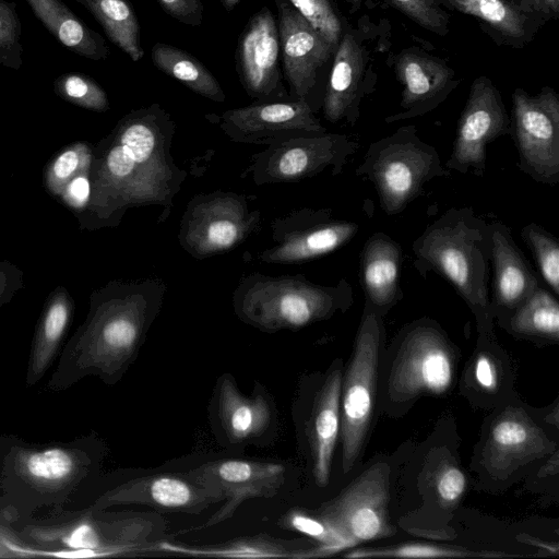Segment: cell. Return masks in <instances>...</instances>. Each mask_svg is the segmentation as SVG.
I'll return each instance as SVG.
<instances>
[{"mask_svg": "<svg viewBox=\"0 0 559 559\" xmlns=\"http://www.w3.org/2000/svg\"><path fill=\"white\" fill-rule=\"evenodd\" d=\"M164 283L112 281L90 296L85 320L67 342L45 390L62 392L86 377L106 385L119 382L160 311Z\"/></svg>", "mask_w": 559, "mask_h": 559, "instance_id": "1", "label": "cell"}, {"mask_svg": "<svg viewBox=\"0 0 559 559\" xmlns=\"http://www.w3.org/2000/svg\"><path fill=\"white\" fill-rule=\"evenodd\" d=\"M104 456L105 445L94 436L49 444L16 440L0 462V516L17 521L61 508L98 472Z\"/></svg>", "mask_w": 559, "mask_h": 559, "instance_id": "2", "label": "cell"}, {"mask_svg": "<svg viewBox=\"0 0 559 559\" xmlns=\"http://www.w3.org/2000/svg\"><path fill=\"white\" fill-rule=\"evenodd\" d=\"M489 225L471 206L450 207L412 245L414 266L425 278H445L474 312L481 331L491 325Z\"/></svg>", "mask_w": 559, "mask_h": 559, "instance_id": "3", "label": "cell"}, {"mask_svg": "<svg viewBox=\"0 0 559 559\" xmlns=\"http://www.w3.org/2000/svg\"><path fill=\"white\" fill-rule=\"evenodd\" d=\"M352 301L353 288L345 278L335 285H320L301 274L246 275L231 298L238 319L265 333L298 330L329 319Z\"/></svg>", "mask_w": 559, "mask_h": 559, "instance_id": "4", "label": "cell"}, {"mask_svg": "<svg viewBox=\"0 0 559 559\" xmlns=\"http://www.w3.org/2000/svg\"><path fill=\"white\" fill-rule=\"evenodd\" d=\"M355 174L370 181L382 211L395 215L418 198L435 178L450 176L437 150L417 135L415 126H404L372 142Z\"/></svg>", "mask_w": 559, "mask_h": 559, "instance_id": "5", "label": "cell"}, {"mask_svg": "<svg viewBox=\"0 0 559 559\" xmlns=\"http://www.w3.org/2000/svg\"><path fill=\"white\" fill-rule=\"evenodd\" d=\"M383 336L382 316L365 306L354 352L341 386L342 466H354L368 432L374 406L377 369Z\"/></svg>", "mask_w": 559, "mask_h": 559, "instance_id": "6", "label": "cell"}, {"mask_svg": "<svg viewBox=\"0 0 559 559\" xmlns=\"http://www.w3.org/2000/svg\"><path fill=\"white\" fill-rule=\"evenodd\" d=\"M388 35L377 33L376 25L362 16L359 26L349 24L334 51L322 109L324 118L354 126L360 117L362 99L376 88V52L384 51Z\"/></svg>", "mask_w": 559, "mask_h": 559, "instance_id": "7", "label": "cell"}, {"mask_svg": "<svg viewBox=\"0 0 559 559\" xmlns=\"http://www.w3.org/2000/svg\"><path fill=\"white\" fill-rule=\"evenodd\" d=\"M510 138L519 169L536 182H559V96L550 86L531 95L518 87L511 94Z\"/></svg>", "mask_w": 559, "mask_h": 559, "instance_id": "8", "label": "cell"}, {"mask_svg": "<svg viewBox=\"0 0 559 559\" xmlns=\"http://www.w3.org/2000/svg\"><path fill=\"white\" fill-rule=\"evenodd\" d=\"M260 212L249 198L216 191L195 195L180 221V246L195 259H204L236 248L260 224Z\"/></svg>", "mask_w": 559, "mask_h": 559, "instance_id": "9", "label": "cell"}, {"mask_svg": "<svg viewBox=\"0 0 559 559\" xmlns=\"http://www.w3.org/2000/svg\"><path fill=\"white\" fill-rule=\"evenodd\" d=\"M209 420L216 441L228 450L265 447L278 432L276 402L267 388L254 381L250 394L243 393L231 373L215 381L209 403Z\"/></svg>", "mask_w": 559, "mask_h": 559, "instance_id": "10", "label": "cell"}, {"mask_svg": "<svg viewBox=\"0 0 559 559\" xmlns=\"http://www.w3.org/2000/svg\"><path fill=\"white\" fill-rule=\"evenodd\" d=\"M389 468L377 463L333 500L314 512L334 537L338 550L394 534L389 522Z\"/></svg>", "mask_w": 559, "mask_h": 559, "instance_id": "11", "label": "cell"}, {"mask_svg": "<svg viewBox=\"0 0 559 559\" xmlns=\"http://www.w3.org/2000/svg\"><path fill=\"white\" fill-rule=\"evenodd\" d=\"M358 148V142L346 134L292 136L273 142L253 155L248 171L258 185L299 181L328 168L336 176Z\"/></svg>", "mask_w": 559, "mask_h": 559, "instance_id": "12", "label": "cell"}, {"mask_svg": "<svg viewBox=\"0 0 559 559\" xmlns=\"http://www.w3.org/2000/svg\"><path fill=\"white\" fill-rule=\"evenodd\" d=\"M452 349L430 320L415 322L403 335L389 378V395L405 402L421 393L441 394L453 381Z\"/></svg>", "mask_w": 559, "mask_h": 559, "instance_id": "13", "label": "cell"}, {"mask_svg": "<svg viewBox=\"0 0 559 559\" xmlns=\"http://www.w3.org/2000/svg\"><path fill=\"white\" fill-rule=\"evenodd\" d=\"M222 501L219 489L189 472L157 473L134 477L106 490L88 509L144 506L159 512L198 515Z\"/></svg>", "mask_w": 559, "mask_h": 559, "instance_id": "14", "label": "cell"}, {"mask_svg": "<svg viewBox=\"0 0 559 559\" xmlns=\"http://www.w3.org/2000/svg\"><path fill=\"white\" fill-rule=\"evenodd\" d=\"M510 133V115L500 91L486 75L477 76L460 115L456 135L445 168L483 177L486 169V147Z\"/></svg>", "mask_w": 559, "mask_h": 559, "instance_id": "15", "label": "cell"}, {"mask_svg": "<svg viewBox=\"0 0 559 559\" xmlns=\"http://www.w3.org/2000/svg\"><path fill=\"white\" fill-rule=\"evenodd\" d=\"M274 246L263 250L265 263H302L333 252L359 231L356 222L332 216L330 209H300L271 224Z\"/></svg>", "mask_w": 559, "mask_h": 559, "instance_id": "16", "label": "cell"}, {"mask_svg": "<svg viewBox=\"0 0 559 559\" xmlns=\"http://www.w3.org/2000/svg\"><path fill=\"white\" fill-rule=\"evenodd\" d=\"M386 64L402 86L400 111L388 116L392 123L421 117L442 104L463 81L450 63L418 46L389 52Z\"/></svg>", "mask_w": 559, "mask_h": 559, "instance_id": "17", "label": "cell"}, {"mask_svg": "<svg viewBox=\"0 0 559 559\" xmlns=\"http://www.w3.org/2000/svg\"><path fill=\"white\" fill-rule=\"evenodd\" d=\"M188 472L212 484L223 495V504L205 522L204 527L233 518L248 500L274 498L286 483L288 473L284 463L248 459L210 461Z\"/></svg>", "mask_w": 559, "mask_h": 559, "instance_id": "18", "label": "cell"}, {"mask_svg": "<svg viewBox=\"0 0 559 559\" xmlns=\"http://www.w3.org/2000/svg\"><path fill=\"white\" fill-rule=\"evenodd\" d=\"M342 372L333 368L306 405L299 397L294 402L292 415L297 438L310 462L316 484L325 487L341 428Z\"/></svg>", "mask_w": 559, "mask_h": 559, "instance_id": "19", "label": "cell"}, {"mask_svg": "<svg viewBox=\"0 0 559 559\" xmlns=\"http://www.w3.org/2000/svg\"><path fill=\"white\" fill-rule=\"evenodd\" d=\"M218 122L231 141L246 144L269 145L292 136L326 132L305 99L229 109L218 117Z\"/></svg>", "mask_w": 559, "mask_h": 559, "instance_id": "20", "label": "cell"}, {"mask_svg": "<svg viewBox=\"0 0 559 559\" xmlns=\"http://www.w3.org/2000/svg\"><path fill=\"white\" fill-rule=\"evenodd\" d=\"M278 25L269 8L255 13L237 48L240 81L247 93L261 100L282 97Z\"/></svg>", "mask_w": 559, "mask_h": 559, "instance_id": "21", "label": "cell"}, {"mask_svg": "<svg viewBox=\"0 0 559 559\" xmlns=\"http://www.w3.org/2000/svg\"><path fill=\"white\" fill-rule=\"evenodd\" d=\"M275 1L284 73L295 99L307 100L333 50L287 0Z\"/></svg>", "mask_w": 559, "mask_h": 559, "instance_id": "22", "label": "cell"}, {"mask_svg": "<svg viewBox=\"0 0 559 559\" xmlns=\"http://www.w3.org/2000/svg\"><path fill=\"white\" fill-rule=\"evenodd\" d=\"M490 231V312L508 318L538 287L540 280L515 243L510 228L500 221L488 223Z\"/></svg>", "mask_w": 559, "mask_h": 559, "instance_id": "23", "label": "cell"}, {"mask_svg": "<svg viewBox=\"0 0 559 559\" xmlns=\"http://www.w3.org/2000/svg\"><path fill=\"white\" fill-rule=\"evenodd\" d=\"M552 449L554 443L523 411L509 408L491 425L484 462L493 474L506 475Z\"/></svg>", "mask_w": 559, "mask_h": 559, "instance_id": "24", "label": "cell"}, {"mask_svg": "<svg viewBox=\"0 0 559 559\" xmlns=\"http://www.w3.org/2000/svg\"><path fill=\"white\" fill-rule=\"evenodd\" d=\"M441 5L474 17L480 29L498 46L522 49L549 21L525 11L510 0H440Z\"/></svg>", "mask_w": 559, "mask_h": 559, "instance_id": "25", "label": "cell"}, {"mask_svg": "<svg viewBox=\"0 0 559 559\" xmlns=\"http://www.w3.org/2000/svg\"><path fill=\"white\" fill-rule=\"evenodd\" d=\"M402 265L403 249L396 240L383 231L367 239L359 259L365 306L383 316L402 299Z\"/></svg>", "mask_w": 559, "mask_h": 559, "instance_id": "26", "label": "cell"}, {"mask_svg": "<svg viewBox=\"0 0 559 559\" xmlns=\"http://www.w3.org/2000/svg\"><path fill=\"white\" fill-rule=\"evenodd\" d=\"M316 544L302 539H283L265 533L233 538L219 544L185 545L166 538L155 554L200 558H316Z\"/></svg>", "mask_w": 559, "mask_h": 559, "instance_id": "27", "label": "cell"}, {"mask_svg": "<svg viewBox=\"0 0 559 559\" xmlns=\"http://www.w3.org/2000/svg\"><path fill=\"white\" fill-rule=\"evenodd\" d=\"M74 300L68 289L57 286L47 297L31 344L25 374L27 386L37 384L60 352L72 323Z\"/></svg>", "mask_w": 559, "mask_h": 559, "instance_id": "28", "label": "cell"}, {"mask_svg": "<svg viewBox=\"0 0 559 559\" xmlns=\"http://www.w3.org/2000/svg\"><path fill=\"white\" fill-rule=\"evenodd\" d=\"M57 40L84 58L99 61L109 55L105 39L91 29L61 0H25Z\"/></svg>", "mask_w": 559, "mask_h": 559, "instance_id": "29", "label": "cell"}, {"mask_svg": "<svg viewBox=\"0 0 559 559\" xmlns=\"http://www.w3.org/2000/svg\"><path fill=\"white\" fill-rule=\"evenodd\" d=\"M151 57L156 68L194 93L217 103L225 100V93L216 78L189 52L157 43L151 50Z\"/></svg>", "mask_w": 559, "mask_h": 559, "instance_id": "30", "label": "cell"}, {"mask_svg": "<svg viewBox=\"0 0 559 559\" xmlns=\"http://www.w3.org/2000/svg\"><path fill=\"white\" fill-rule=\"evenodd\" d=\"M84 5L102 25L112 44L133 61L143 56L136 14L128 0H75Z\"/></svg>", "mask_w": 559, "mask_h": 559, "instance_id": "31", "label": "cell"}, {"mask_svg": "<svg viewBox=\"0 0 559 559\" xmlns=\"http://www.w3.org/2000/svg\"><path fill=\"white\" fill-rule=\"evenodd\" d=\"M512 332L552 341L559 340V304L544 287H538L508 318Z\"/></svg>", "mask_w": 559, "mask_h": 559, "instance_id": "32", "label": "cell"}, {"mask_svg": "<svg viewBox=\"0 0 559 559\" xmlns=\"http://www.w3.org/2000/svg\"><path fill=\"white\" fill-rule=\"evenodd\" d=\"M369 9L376 7L391 8L405 17L439 36L450 32L451 14L440 0H364Z\"/></svg>", "mask_w": 559, "mask_h": 559, "instance_id": "33", "label": "cell"}, {"mask_svg": "<svg viewBox=\"0 0 559 559\" xmlns=\"http://www.w3.org/2000/svg\"><path fill=\"white\" fill-rule=\"evenodd\" d=\"M331 47L333 53L348 23L332 0H287Z\"/></svg>", "mask_w": 559, "mask_h": 559, "instance_id": "34", "label": "cell"}, {"mask_svg": "<svg viewBox=\"0 0 559 559\" xmlns=\"http://www.w3.org/2000/svg\"><path fill=\"white\" fill-rule=\"evenodd\" d=\"M521 237L534 254L539 276L555 295L559 294V242L544 227L530 223L521 229Z\"/></svg>", "mask_w": 559, "mask_h": 559, "instance_id": "35", "label": "cell"}, {"mask_svg": "<svg viewBox=\"0 0 559 559\" xmlns=\"http://www.w3.org/2000/svg\"><path fill=\"white\" fill-rule=\"evenodd\" d=\"M93 159V150L86 143L76 142L63 148L45 169L44 181L48 191L59 197L69 180L92 168Z\"/></svg>", "mask_w": 559, "mask_h": 559, "instance_id": "36", "label": "cell"}, {"mask_svg": "<svg viewBox=\"0 0 559 559\" xmlns=\"http://www.w3.org/2000/svg\"><path fill=\"white\" fill-rule=\"evenodd\" d=\"M53 90L64 100L85 109L103 112L109 108L106 92L85 74H62L56 79Z\"/></svg>", "mask_w": 559, "mask_h": 559, "instance_id": "37", "label": "cell"}, {"mask_svg": "<svg viewBox=\"0 0 559 559\" xmlns=\"http://www.w3.org/2000/svg\"><path fill=\"white\" fill-rule=\"evenodd\" d=\"M277 525L284 530L304 534L316 542V558L328 557L340 551L334 537L314 511L292 508L278 519Z\"/></svg>", "mask_w": 559, "mask_h": 559, "instance_id": "38", "label": "cell"}, {"mask_svg": "<svg viewBox=\"0 0 559 559\" xmlns=\"http://www.w3.org/2000/svg\"><path fill=\"white\" fill-rule=\"evenodd\" d=\"M484 556L481 554L466 552L456 548L441 547L429 544H403L394 547L358 549L346 554V558H461Z\"/></svg>", "mask_w": 559, "mask_h": 559, "instance_id": "39", "label": "cell"}, {"mask_svg": "<svg viewBox=\"0 0 559 559\" xmlns=\"http://www.w3.org/2000/svg\"><path fill=\"white\" fill-rule=\"evenodd\" d=\"M21 22L14 2L0 0V64L19 70L22 66Z\"/></svg>", "mask_w": 559, "mask_h": 559, "instance_id": "40", "label": "cell"}, {"mask_svg": "<svg viewBox=\"0 0 559 559\" xmlns=\"http://www.w3.org/2000/svg\"><path fill=\"white\" fill-rule=\"evenodd\" d=\"M60 549L32 547L0 524V557H61Z\"/></svg>", "mask_w": 559, "mask_h": 559, "instance_id": "41", "label": "cell"}, {"mask_svg": "<svg viewBox=\"0 0 559 559\" xmlns=\"http://www.w3.org/2000/svg\"><path fill=\"white\" fill-rule=\"evenodd\" d=\"M92 197L91 169L82 171L62 188L60 198L69 207L82 212L88 207Z\"/></svg>", "mask_w": 559, "mask_h": 559, "instance_id": "42", "label": "cell"}, {"mask_svg": "<svg viewBox=\"0 0 559 559\" xmlns=\"http://www.w3.org/2000/svg\"><path fill=\"white\" fill-rule=\"evenodd\" d=\"M466 479L463 472L454 466H444L436 478V489L444 504H454L465 491Z\"/></svg>", "mask_w": 559, "mask_h": 559, "instance_id": "43", "label": "cell"}, {"mask_svg": "<svg viewBox=\"0 0 559 559\" xmlns=\"http://www.w3.org/2000/svg\"><path fill=\"white\" fill-rule=\"evenodd\" d=\"M162 9L176 20L191 26L200 25L203 8L200 0H155Z\"/></svg>", "mask_w": 559, "mask_h": 559, "instance_id": "44", "label": "cell"}, {"mask_svg": "<svg viewBox=\"0 0 559 559\" xmlns=\"http://www.w3.org/2000/svg\"><path fill=\"white\" fill-rule=\"evenodd\" d=\"M23 272L14 264L0 260V308L23 288Z\"/></svg>", "mask_w": 559, "mask_h": 559, "instance_id": "45", "label": "cell"}, {"mask_svg": "<svg viewBox=\"0 0 559 559\" xmlns=\"http://www.w3.org/2000/svg\"><path fill=\"white\" fill-rule=\"evenodd\" d=\"M475 378L486 391H495L498 384L497 368L492 359L481 353L475 361Z\"/></svg>", "mask_w": 559, "mask_h": 559, "instance_id": "46", "label": "cell"}, {"mask_svg": "<svg viewBox=\"0 0 559 559\" xmlns=\"http://www.w3.org/2000/svg\"><path fill=\"white\" fill-rule=\"evenodd\" d=\"M512 3L516 4L521 9L540 14L546 19L555 20L551 11L549 10L546 0H510Z\"/></svg>", "mask_w": 559, "mask_h": 559, "instance_id": "47", "label": "cell"}, {"mask_svg": "<svg viewBox=\"0 0 559 559\" xmlns=\"http://www.w3.org/2000/svg\"><path fill=\"white\" fill-rule=\"evenodd\" d=\"M546 2L555 20H557L559 16V0H546Z\"/></svg>", "mask_w": 559, "mask_h": 559, "instance_id": "48", "label": "cell"}, {"mask_svg": "<svg viewBox=\"0 0 559 559\" xmlns=\"http://www.w3.org/2000/svg\"><path fill=\"white\" fill-rule=\"evenodd\" d=\"M343 1L348 5V8L350 9V12H353V13L357 12L364 3V0H343Z\"/></svg>", "mask_w": 559, "mask_h": 559, "instance_id": "49", "label": "cell"}, {"mask_svg": "<svg viewBox=\"0 0 559 559\" xmlns=\"http://www.w3.org/2000/svg\"><path fill=\"white\" fill-rule=\"evenodd\" d=\"M238 2L239 0H222V4L227 11L233 10Z\"/></svg>", "mask_w": 559, "mask_h": 559, "instance_id": "50", "label": "cell"}]
</instances>
